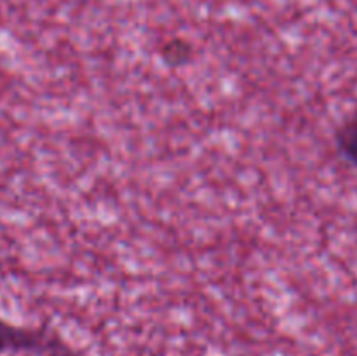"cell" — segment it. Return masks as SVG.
Returning a JSON list of instances; mask_svg holds the SVG:
<instances>
[{
  "instance_id": "6da1fadb",
  "label": "cell",
  "mask_w": 357,
  "mask_h": 356,
  "mask_svg": "<svg viewBox=\"0 0 357 356\" xmlns=\"http://www.w3.org/2000/svg\"><path fill=\"white\" fill-rule=\"evenodd\" d=\"M44 346L38 335L21 330L0 320V351H20V349H35Z\"/></svg>"
},
{
  "instance_id": "7a4b0ae2",
  "label": "cell",
  "mask_w": 357,
  "mask_h": 356,
  "mask_svg": "<svg viewBox=\"0 0 357 356\" xmlns=\"http://www.w3.org/2000/svg\"><path fill=\"white\" fill-rule=\"evenodd\" d=\"M337 147L344 159L357 168V110L352 112L338 128Z\"/></svg>"
}]
</instances>
